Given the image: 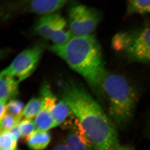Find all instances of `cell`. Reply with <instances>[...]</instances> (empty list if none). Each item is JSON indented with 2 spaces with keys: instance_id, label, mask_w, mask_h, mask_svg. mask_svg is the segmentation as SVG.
<instances>
[{
  "instance_id": "obj_8",
  "label": "cell",
  "mask_w": 150,
  "mask_h": 150,
  "mask_svg": "<svg viewBox=\"0 0 150 150\" xmlns=\"http://www.w3.org/2000/svg\"><path fill=\"white\" fill-rule=\"evenodd\" d=\"M40 94L43 104L34 122L38 130L48 131L56 126L52 116V110L56 104V98L47 83L43 84L41 87Z\"/></svg>"
},
{
  "instance_id": "obj_23",
  "label": "cell",
  "mask_w": 150,
  "mask_h": 150,
  "mask_svg": "<svg viewBox=\"0 0 150 150\" xmlns=\"http://www.w3.org/2000/svg\"><path fill=\"white\" fill-rule=\"evenodd\" d=\"M116 150H133L130 148L126 147L121 146H119L118 148H117Z\"/></svg>"
},
{
  "instance_id": "obj_20",
  "label": "cell",
  "mask_w": 150,
  "mask_h": 150,
  "mask_svg": "<svg viewBox=\"0 0 150 150\" xmlns=\"http://www.w3.org/2000/svg\"><path fill=\"white\" fill-rule=\"evenodd\" d=\"M18 124L15 125L8 131L15 140L17 142L20 137H21L20 131L19 129Z\"/></svg>"
},
{
  "instance_id": "obj_6",
  "label": "cell",
  "mask_w": 150,
  "mask_h": 150,
  "mask_svg": "<svg viewBox=\"0 0 150 150\" xmlns=\"http://www.w3.org/2000/svg\"><path fill=\"white\" fill-rule=\"evenodd\" d=\"M43 51L42 46L36 45L21 52L8 67L3 70L0 76L15 78L19 83L33 74L38 64Z\"/></svg>"
},
{
  "instance_id": "obj_11",
  "label": "cell",
  "mask_w": 150,
  "mask_h": 150,
  "mask_svg": "<svg viewBox=\"0 0 150 150\" xmlns=\"http://www.w3.org/2000/svg\"><path fill=\"white\" fill-rule=\"evenodd\" d=\"M18 82L9 76H0V101L6 102L14 99L18 92Z\"/></svg>"
},
{
  "instance_id": "obj_18",
  "label": "cell",
  "mask_w": 150,
  "mask_h": 150,
  "mask_svg": "<svg viewBox=\"0 0 150 150\" xmlns=\"http://www.w3.org/2000/svg\"><path fill=\"white\" fill-rule=\"evenodd\" d=\"M25 106L23 103L18 100H10L7 103V111L8 114L12 115L16 118L21 119L23 116Z\"/></svg>"
},
{
  "instance_id": "obj_13",
  "label": "cell",
  "mask_w": 150,
  "mask_h": 150,
  "mask_svg": "<svg viewBox=\"0 0 150 150\" xmlns=\"http://www.w3.org/2000/svg\"><path fill=\"white\" fill-rule=\"evenodd\" d=\"M51 136L48 131L35 130L27 140V145L31 150H43L48 146Z\"/></svg>"
},
{
  "instance_id": "obj_9",
  "label": "cell",
  "mask_w": 150,
  "mask_h": 150,
  "mask_svg": "<svg viewBox=\"0 0 150 150\" xmlns=\"http://www.w3.org/2000/svg\"><path fill=\"white\" fill-rule=\"evenodd\" d=\"M67 1L64 0H35L25 1L11 4L9 10L11 11H25L43 16L55 13L67 4Z\"/></svg>"
},
{
  "instance_id": "obj_16",
  "label": "cell",
  "mask_w": 150,
  "mask_h": 150,
  "mask_svg": "<svg viewBox=\"0 0 150 150\" xmlns=\"http://www.w3.org/2000/svg\"><path fill=\"white\" fill-rule=\"evenodd\" d=\"M17 142L8 131H1L0 150H14L16 149Z\"/></svg>"
},
{
  "instance_id": "obj_3",
  "label": "cell",
  "mask_w": 150,
  "mask_h": 150,
  "mask_svg": "<svg viewBox=\"0 0 150 150\" xmlns=\"http://www.w3.org/2000/svg\"><path fill=\"white\" fill-rule=\"evenodd\" d=\"M99 92L107 99L111 118L118 126H126L133 117L138 98L133 86L122 75L106 71Z\"/></svg>"
},
{
  "instance_id": "obj_7",
  "label": "cell",
  "mask_w": 150,
  "mask_h": 150,
  "mask_svg": "<svg viewBox=\"0 0 150 150\" xmlns=\"http://www.w3.org/2000/svg\"><path fill=\"white\" fill-rule=\"evenodd\" d=\"M34 30L43 38L51 40L54 45L65 44L74 36L67 27V22L60 14L53 13L40 17Z\"/></svg>"
},
{
  "instance_id": "obj_22",
  "label": "cell",
  "mask_w": 150,
  "mask_h": 150,
  "mask_svg": "<svg viewBox=\"0 0 150 150\" xmlns=\"http://www.w3.org/2000/svg\"><path fill=\"white\" fill-rule=\"evenodd\" d=\"M51 150H70L64 143H59L52 148Z\"/></svg>"
},
{
  "instance_id": "obj_1",
  "label": "cell",
  "mask_w": 150,
  "mask_h": 150,
  "mask_svg": "<svg viewBox=\"0 0 150 150\" xmlns=\"http://www.w3.org/2000/svg\"><path fill=\"white\" fill-rule=\"evenodd\" d=\"M61 100L70 108L96 150H116L120 146L115 126L88 92L69 78L60 88Z\"/></svg>"
},
{
  "instance_id": "obj_21",
  "label": "cell",
  "mask_w": 150,
  "mask_h": 150,
  "mask_svg": "<svg viewBox=\"0 0 150 150\" xmlns=\"http://www.w3.org/2000/svg\"><path fill=\"white\" fill-rule=\"evenodd\" d=\"M6 102L0 101V120L6 115L7 112V104Z\"/></svg>"
},
{
  "instance_id": "obj_14",
  "label": "cell",
  "mask_w": 150,
  "mask_h": 150,
  "mask_svg": "<svg viewBox=\"0 0 150 150\" xmlns=\"http://www.w3.org/2000/svg\"><path fill=\"white\" fill-rule=\"evenodd\" d=\"M150 13V1L134 0L127 2V14H146Z\"/></svg>"
},
{
  "instance_id": "obj_2",
  "label": "cell",
  "mask_w": 150,
  "mask_h": 150,
  "mask_svg": "<svg viewBox=\"0 0 150 150\" xmlns=\"http://www.w3.org/2000/svg\"><path fill=\"white\" fill-rule=\"evenodd\" d=\"M50 50L82 77L91 88L99 92L106 71L99 43L94 35L73 36L65 44H54Z\"/></svg>"
},
{
  "instance_id": "obj_17",
  "label": "cell",
  "mask_w": 150,
  "mask_h": 150,
  "mask_svg": "<svg viewBox=\"0 0 150 150\" xmlns=\"http://www.w3.org/2000/svg\"><path fill=\"white\" fill-rule=\"evenodd\" d=\"M18 126L21 137L26 140L35 131L36 128L34 121L31 119L25 118L20 122Z\"/></svg>"
},
{
  "instance_id": "obj_19",
  "label": "cell",
  "mask_w": 150,
  "mask_h": 150,
  "mask_svg": "<svg viewBox=\"0 0 150 150\" xmlns=\"http://www.w3.org/2000/svg\"><path fill=\"white\" fill-rule=\"evenodd\" d=\"M21 119L16 118L11 114L7 113L6 115L0 120L1 131H9L15 125L18 124Z\"/></svg>"
},
{
  "instance_id": "obj_12",
  "label": "cell",
  "mask_w": 150,
  "mask_h": 150,
  "mask_svg": "<svg viewBox=\"0 0 150 150\" xmlns=\"http://www.w3.org/2000/svg\"><path fill=\"white\" fill-rule=\"evenodd\" d=\"M74 114L68 105L61 100L56 103L52 110V116L56 126L65 125L72 120Z\"/></svg>"
},
{
  "instance_id": "obj_15",
  "label": "cell",
  "mask_w": 150,
  "mask_h": 150,
  "mask_svg": "<svg viewBox=\"0 0 150 150\" xmlns=\"http://www.w3.org/2000/svg\"><path fill=\"white\" fill-rule=\"evenodd\" d=\"M43 104L42 98H33L25 106L23 115L25 119H31L36 117Z\"/></svg>"
},
{
  "instance_id": "obj_10",
  "label": "cell",
  "mask_w": 150,
  "mask_h": 150,
  "mask_svg": "<svg viewBox=\"0 0 150 150\" xmlns=\"http://www.w3.org/2000/svg\"><path fill=\"white\" fill-rule=\"evenodd\" d=\"M65 144L70 150H93V147L77 118L69 127Z\"/></svg>"
},
{
  "instance_id": "obj_24",
  "label": "cell",
  "mask_w": 150,
  "mask_h": 150,
  "mask_svg": "<svg viewBox=\"0 0 150 150\" xmlns=\"http://www.w3.org/2000/svg\"><path fill=\"white\" fill-rule=\"evenodd\" d=\"M14 150H19L18 149H17L16 148V149H15Z\"/></svg>"
},
{
  "instance_id": "obj_5",
  "label": "cell",
  "mask_w": 150,
  "mask_h": 150,
  "mask_svg": "<svg viewBox=\"0 0 150 150\" xmlns=\"http://www.w3.org/2000/svg\"><path fill=\"white\" fill-rule=\"evenodd\" d=\"M68 16L70 30L74 36L92 35L101 18L95 9L78 4L70 7Z\"/></svg>"
},
{
  "instance_id": "obj_4",
  "label": "cell",
  "mask_w": 150,
  "mask_h": 150,
  "mask_svg": "<svg viewBox=\"0 0 150 150\" xmlns=\"http://www.w3.org/2000/svg\"><path fill=\"white\" fill-rule=\"evenodd\" d=\"M112 45L114 50L130 62L150 64V25L117 33Z\"/></svg>"
}]
</instances>
